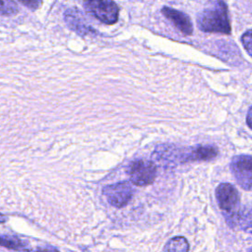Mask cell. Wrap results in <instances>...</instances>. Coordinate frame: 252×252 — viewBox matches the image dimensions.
Here are the masks:
<instances>
[{
	"label": "cell",
	"mask_w": 252,
	"mask_h": 252,
	"mask_svg": "<svg viewBox=\"0 0 252 252\" xmlns=\"http://www.w3.org/2000/svg\"><path fill=\"white\" fill-rule=\"evenodd\" d=\"M6 221V218L0 213V223H3V222H5Z\"/></svg>",
	"instance_id": "e0dca14e"
},
{
	"label": "cell",
	"mask_w": 252,
	"mask_h": 252,
	"mask_svg": "<svg viewBox=\"0 0 252 252\" xmlns=\"http://www.w3.org/2000/svg\"><path fill=\"white\" fill-rule=\"evenodd\" d=\"M36 252H57L56 250H53V249H45V248H41V249H38Z\"/></svg>",
	"instance_id": "2e32d148"
},
{
	"label": "cell",
	"mask_w": 252,
	"mask_h": 252,
	"mask_svg": "<svg viewBox=\"0 0 252 252\" xmlns=\"http://www.w3.org/2000/svg\"><path fill=\"white\" fill-rule=\"evenodd\" d=\"M102 194L105 196L107 202L111 206L122 208L132 199L133 190L128 182L123 181L106 185L102 189Z\"/></svg>",
	"instance_id": "8992f818"
},
{
	"label": "cell",
	"mask_w": 252,
	"mask_h": 252,
	"mask_svg": "<svg viewBox=\"0 0 252 252\" xmlns=\"http://www.w3.org/2000/svg\"><path fill=\"white\" fill-rule=\"evenodd\" d=\"M248 252H250V251H248Z\"/></svg>",
	"instance_id": "ac0fdd59"
},
{
	"label": "cell",
	"mask_w": 252,
	"mask_h": 252,
	"mask_svg": "<svg viewBox=\"0 0 252 252\" xmlns=\"http://www.w3.org/2000/svg\"><path fill=\"white\" fill-rule=\"evenodd\" d=\"M80 16H81L80 12L78 13L76 11V13H75L74 10H68L65 13V21L68 24L70 29L76 31L77 32H79L81 34L90 32L92 31V29L85 25V23L83 22V20Z\"/></svg>",
	"instance_id": "9c48e42d"
},
{
	"label": "cell",
	"mask_w": 252,
	"mask_h": 252,
	"mask_svg": "<svg viewBox=\"0 0 252 252\" xmlns=\"http://www.w3.org/2000/svg\"><path fill=\"white\" fill-rule=\"evenodd\" d=\"M18 11V7L13 1H0V14L12 15Z\"/></svg>",
	"instance_id": "7c38bea8"
},
{
	"label": "cell",
	"mask_w": 252,
	"mask_h": 252,
	"mask_svg": "<svg viewBox=\"0 0 252 252\" xmlns=\"http://www.w3.org/2000/svg\"><path fill=\"white\" fill-rule=\"evenodd\" d=\"M218 149L214 146H196L184 151L180 157L181 161L209 160L216 158Z\"/></svg>",
	"instance_id": "ba28073f"
},
{
	"label": "cell",
	"mask_w": 252,
	"mask_h": 252,
	"mask_svg": "<svg viewBox=\"0 0 252 252\" xmlns=\"http://www.w3.org/2000/svg\"><path fill=\"white\" fill-rule=\"evenodd\" d=\"M0 246L6 247L8 249L17 250V251H24L28 249L27 242L23 241L22 239L16 236L7 235V234H0Z\"/></svg>",
	"instance_id": "30bf717a"
},
{
	"label": "cell",
	"mask_w": 252,
	"mask_h": 252,
	"mask_svg": "<svg viewBox=\"0 0 252 252\" xmlns=\"http://www.w3.org/2000/svg\"><path fill=\"white\" fill-rule=\"evenodd\" d=\"M241 42H242L243 46L245 47L247 53L251 56V54H252V51H251V30H248L245 33L242 34Z\"/></svg>",
	"instance_id": "4fadbf2b"
},
{
	"label": "cell",
	"mask_w": 252,
	"mask_h": 252,
	"mask_svg": "<svg viewBox=\"0 0 252 252\" xmlns=\"http://www.w3.org/2000/svg\"><path fill=\"white\" fill-rule=\"evenodd\" d=\"M86 10L93 14L100 22L112 25L118 20L119 8L113 1L108 0H93L84 2Z\"/></svg>",
	"instance_id": "3957f363"
},
{
	"label": "cell",
	"mask_w": 252,
	"mask_h": 252,
	"mask_svg": "<svg viewBox=\"0 0 252 252\" xmlns=\"http://www.w3.org/2000/svg\"><path fill=\"white\" fill-rule=\"evenodd\" d=\"M216 199L220 209L225 216L227 222L231 224L232 221L241 219L242 216L239 212L240 198L238 191L233 185L229 183H220L216 189Z\"/></svg>",
	"instance_id": "7a4b0ae2"
},
{
	"label": "cell",
	"mask_w": 252,
	"mask_h": 252,
	"mask_svg": "<svg viewBox=\"0 0 252 252\" xmlns=\"http://www.w3.org/2000/svg\"><path fill=\"white\" fill-rule=\"evenodd\" d=\"M250 119H251V107H249V109H248V111H247V124H248V127H249V128H251Z\"/></svg>",
	"instance_id": "9a60e30c"
},
{
	"label": "cell",
	"mask_w": 252,
	"mask_h": 252,
	"mask_svg": "<svg viewBox=\"0 0 252 252\" xmlns=\"http://www.w3.org/2000/svg\"><path fill=\"white\" fill-rule=\"evenodd\" d=\"M161 13L183 34L185 35L192 34V32H193L192 22L186 14L169 7H162Z\"/></svg>",
	"instance_id": "52a82bcc"
},
{
	"label": "cell",
	"mask_w": 252,
	"mask_h": 252,
	"mask_svg": "<svg viewBox=\"0 0 252 252\" xmlns=\"http://www.w3.org/2000/svg\"><path fill=\"white\" fill-rule=\"evenodd\" d=\"M198 27L207 32H221L229 34L231 28L228 20L227 6L222 1H218L205 8L197 17Z\"/></svg>",
	"instance_id": "6da1fadb"
},
{
	"label": "cell",
	"mask_w": 252,
	"mask_h": 252,
	"mask_svg": "<svg viewBox=\"0 0 252 252\" xmlns=\"http://www.w3.org/2000/svg\"><path fill=\"white\" fill-rule=\"evenodd\" d=\"M157 166L149 159H138L129 166V177L136 186H147L155 181Z\"/></svg>",
	"instance_id": "277c9868"
},
{
	"label": "cell",
	"mask_w": 252,
	"mask_h": 252,
	"mask_svg": "<svg viewBox=\"0 0 252 252\" xmlns=\"http://www.w3.org/2000/svg\"><path fill=\"white\" fill-rule=\"evenodd\" d=\"M230 170L237 183L245 190H250L252 185V164L249 155L233 157L230 162Z\"/></svg>",
	"instance_id": "5b68a950"
},
{
	"label": "cell",
	"mask_w": 252,
	"mask_h": 252,
	"mask_svg": "<svg viewBox=\"0 0 252 252\" xmlns=\"http://www.w3.org/2000/svg\"><path fill=\"white\" fill-rule=\"evenodd\" d=\"M21 3L32 9H36L41 4V2H38V1H21Z\"/></svg>",
	"instance_id": "5bb4252c"
},
{
	"label": "cell",
	"mask_w": 252,
	"mask_h": 252,
	"mask_svg": "<svg viewBox=\"0 0 252 252\" xmlns=\"http://www.w3.org/2000/svg\"><path fill=\"white\" fill-rule=\"evenodd\" d=\"M162 252H189V243L185 237L175 236L166 242Z\"/></svg>",
	"instance_id": "8fae6325"
}]
</instances>
